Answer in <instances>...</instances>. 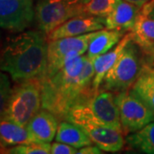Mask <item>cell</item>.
<instances>
[{"instance_id": "1", "label": "cell", "mask_w": 154, "mask_h": 154, "mask_svg": "<svg viewBox=\"0 0 154 154\" xmlns=\"http://www.w3.org/2000/svg\"><path fill=\"white\" fill-rule=\"evenodd\" d=\"M94 58L78 56L42 82V109L64 120L74 106L86 102L97 92L93 88Z\"/></svg>"}, {"instance_id": "2", "label": "cell", "mask_w": 154, "mask_h": 154, "mask_svg": "<svg viewBox=\"0 0 154 154\" xmlns=\"http://www.w3.org/2000/svg\"><path fill=\"white\" fill-rule=\"evenodd\" d=\"M48 43L42 33L29 30L13 36L0 50V69L15 82L41 77L47 65Z\"/></svg>"}, {"instance_id": "3", "label": "cell", "mask_w": 154, "mask_h": 154, "mask_svg": "<svg viewBox=\"0 0 154 154\" xmlns=\"http://www.w3.org/2000/svg\"><path fill=\"white\" fill-rule=\"evenodd\" d=\"M42 105V82L40 77L19 82L12 89L6 118L26 127Z\"/></svg>"}, {"instance_id": "4", "label": "cell", "mask_w": 154, "mask_h": 154, "mask_svg": "<svg viewBox=\"0 0 154 154\" xmlns=\"http://www.w3.org/2000/svg\"><path fill=\"white\" fill-rule=\"evenodd\" d=\"M73 118L88 119L122 132L115 95L109 90L97 92L86 102L74 106L64 120Z\"/></svg>"}, {"instance_id": "5", "label": "cell", "mask_w": 154, "mask_h": 154, "mask_svg": "<svg viewBox=\"0 0 154 154\" xmlns=\"http://www.w3.org/2000/svg\"><path fill=\"white\" fill-rule=\"evenodd\" d=\"M141 52L143 51L131 38L105 75L103 81L105 90L121 92L129 89L144 68Z\"/></svg>"}, {"instance_id": "6", "label": "cell", "mask_w": 154, "mask_h": 154, "mask_svg": "<svg viewBox=\"0 0 154 154\" xmlns=\"http://www.w3.org/2000/svg\"><path fill=\"white\" fill-rule=\"evenodd\" d=\"M89 0H38L35 18L41 32L48 34L73 17L85 15Z\"/></svg>"}, {"instance_id": "7", "label": "cell", "mask_w": 154, "mask_h": 154, "mask_svg": "<svg viewBox=\"0 0 154 154\" xmlns=\"http://www.w3.org/2000/svg\"><path fill=\"white\" fill-rule=\"evenodd\" d=\"M95 33L96 31L79 36L50 40L47 49V65L41 77L52 75L68 61L88 51L89 43Z\"/></svg>"}, {"instance_id": "8", "label": "cell", "mask_w": 154, "mask_h": 154, "mask_svg": "<svg viewBox=\"0 0 154 154\" xmlns=\"http://www.w3.org/2000/svg\"><path fill=\"white\" fill-rule=\"evenodd\" d=\"M115 100L120 114L122 129L125 134L136 132L154 121L153 111L132 89L118 92Z\"/></svg>"}, {"instance_id": "9", "label": "cell", "mask_w": 154, "mask_h": 154, "mask_svg": "<svg viewBox=\"0 0 154 154\" xmlns=\"http://www.w3.org/2000/svg\"><path fill=\"white\" fill-rule=\"evenodd\" d=\"M35 17L33 0H0V28L22 32Z\"/></svg>"}, {"instance_id": "10", "label": "cell", "mask_w": 154, "mask_h": 154, "mask_svg": "<svg viewBox=\"0 0 154 154\" xmlns=\"http://www.w3.org/2000/svg\"><path fill=\"white\" fill-rule=\"evenodd\" d=\"M69 122L81 127L91 139L93 144L102 151L116 152L123 146L124 140L122 131L83 118H74Z\"/></svg>"}, {"instance_id": "11", "label": "cell", "mask_w": 154, "mask_h": 154, "mask_svg": "<svg viewBox=\"0 0 154 154\" xmlns=\"http://www.w3.org/2000/svg\"><path fill=\"white\" fill-rule=\"evenodd\" d=\"M154 5L152 0L140 7L130 35L132 40L141 49L144 54L152 56L154 53V18L151 11Z\"/></svg>"}, {"instance_id": "12", "label": "cell", "mask_w": 154, "mask_h": 154, "mask_svg": "<svg viewBox=\"0 0 154 154\" xmlns=\"http://www.w3.org/2000/svg\"><path fill=\"white\" fill-rule=\"evenodd\" d=\"M105 27V17L88 15L79 16L63 22L48 33V40L50 41L65 37L79 36L94 31H99Z\"/></svg>"}, {"instance_id": "13", "label": "cell", "mask_w": 154, "mask_h": 154, "mask_svg": "<svg viewBox=\"0 0 154 154\" xmlns=\"http://www.w3.org/2000/svg\"><path fill=\"white\" fill-rule=\"evenodd\" d=\"M57 119L49 110L45 109L38 110L26 126L33 141L51 143L57 134Z\"/></svg>"}, {"instance_id": "14", "label": "cell", "mask_w": 154, "mask_h": 154, "mask_svg": "<svg viewBox=\"0 0 154 154\" xmlns=\"http://www.w3.org/2000/svg\"><path fill=\"white\" fill-rule=\"evenodd\" d=\"M140 7L126 0H117L113 11L105 18L107 29L130 30L137 18Z\"/></svg>"}, {"instance_id": "15", "label": "cell", "mask_w": 154, "mask_h": 154, "mask_svg": "<svg viewBox=\"0 0 154 154\" xmlns=\"http://www.w3.org/2000/svg\"><path fill=\"white\" fill-rule=\"evenodd\" d=\"M130 39H131L130 33H127L113 49L107 51L103 55L94 57V77L93 80V88L94 91L96 92L99 91V87L103 83L105 75L111 69V67L115 64L119 56L121 55L122 51L125 48L126 45L128 43Z\"/></svg>"}, {"instance_id": "16", "label": "cell", "mask_w": 154, "mask_h": 154, "mask_svg": "<svg viewBox=\"0 0 154 154\" xmlns=\"http://www.w3.org/2000/svg\"><path fill=\"white\" fill-rule=\"evenodd\" d=\"M33 142L26 127L21 126L10 119L0 118V151L7 146Z\"/></svg>"}, {"instance_id": "17", "label": "cell", "mask_w": 154, "mask_h": 154, "mask_svg": "<svg viewBox=\"0 0 154 154\" xmlns=\"http://www.w3.org/2000/svg\"><path fill=\"white\" fill-rule=\"evenodd\" d=\"M124 30L119 29H101L96 31L91 39L88 49V57L94 58L103 55L119 43L124 36Z\"/></svg>"}, {"instance_id": "18", "label": "cell", "mask_w": 154, "mask_h": 154, "mask_svg": "<svg viewBox=\"0 0 154 154\" xmlns=\"http://www.w3.org/2000/svg\"><path fill=\"white\" fill-rule=\"evenodd\" d=\"M55 138L57 141L70 145L77 149L93 144L81 127L67 120L62 121L58 124Z\"/></svg>"}, {"instance_id": "19", "label": "cell", "mask_w": 154, "mask_h": 154, "mask_svg": "<svg viewBox=\"0 0 154 154\" xmlns=\"http://www.w3.org/2000/svg\"><path fill=\"white\" fill-rule=\"evenodd\" d=\"M131 89L154 112V68L144 66Z\"/></svg>"}, {"instance_id": "20", "label": "cell", "mask_w": 154, "mask_h": 154, "mask_svg": "<svg viewBox=\"0 0 154 154\" xmlns=\"http://www.w3.org/2000/svg\"><path fill=\"white\" fill-rule=\"evenodd\" d=\"M125 141L130 147L140 152L154 154V121L136 132L129 134Z\"/></svg>"}, {"instance_id": "21", "label": "cell", "mask_w": 154, "mask_h": 154, "mask_svg": "<svg viewBox=\"0 0 154 154\" xmlns=\"http://www.w3.org/2000/svg\"><path fill=\"white\" fill-rule=\"evenodd\" d=\"M117 0H89L85 7V15L106 17L113 11Z\"/></svg>"}, {"instance_id": "22", "label": "cell", "mask_w": 154, "mask_h": 154, "mask_svg": "<svg viewBox=\"0 0 154 154\" xmlns=\"http://www.w3.org/2000/svg\"><path fill=\"white\" fill-rule=\"evenodd\" d=\"M6 152L16 154H48L51 153V145L50 143L33 141L29 144L18 145L15 147L6 150Z\"/></svg>"}, {"instance_id": "23", "label": "cell", "mask_w": 154, "mask_h": 154, "mask_svg": "<svg viewBox=\"0 0 154 154\" xmlns=\"http://www.w3.org/2000/svg\"><path fill=\"white\" fill-rule=\"evenodd\" d=\"M11 94L12 88L9 77L0 71V118L6 116Z\"/></svg>"}, {"instance_id": "24", "label": "cell", "mask_w": 154, "mask_h": 154, "mask_svg": "<svg viewBox=\"0 0 154 154\" xmlns=\"http://www.w3.org/2000/svg\"><path fill=\"white\" fill-rule=\"evenodd\" d=\"M77 152V148L68 144L57 141L51 145V153L52 154H75Z\"/></svg>"}, {"instance_id": "25", "label": "cell", "mask_w": 154, "mask_h": 154, "mask_svg": "<svg viewBox=\"0 0 154 154\" xmlns=\"http://www.w3.org/2000/svg\"><path fill=\"white\" fill-rule=\"evenodd\" d=\"M78 154H100L102 153L101 149L96 146H92L91 145L89 146H83L82 148H80L78 150Z\"/></svg>"}, {"instance_id": "26", "label": "cell", "mask_w": 154, "mask_h": 154, "mask_svg": "<svg viewBox=\"0 0 154 154\" xmlns=\"http://www.w3.org/2000/svg\"><path fill=\"white\" fill-rule=\"evenodd\" d=\"M126 1L130 2V3H132L134 5L139 6V7H141V6H143L144 5H146V3L152 1V0H126Z\"/></svg>"}, {"instance_id": "27", "label": "cell", "mask_w": 154, "mask_h": 154, "mask_svg": "<svg viewBox=\"0 0 154 154\" xmlns=\"http://www.w3.org/2000/svg\"><path fill=\"white\" fill-rule=\"evenodd\" d=\"M151 16L154 18V5H153V8H152V11H151Z\"/></svg>"}, {"instance_id": "28", "label": "cell", "mask_w": 154, "mask_h": 154, "mask_svg": "<svg viewBox=\"0 0 154 154\" xmlns=\"http://www.w3.org/2000/svg\"><path fill=\"white\" fill-rule=\"evenodd\" d=\"M153 59H154V53H153Z\"/></svg>"}]
</instances>
